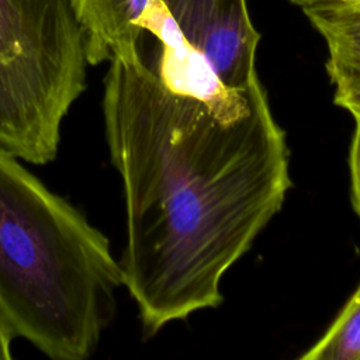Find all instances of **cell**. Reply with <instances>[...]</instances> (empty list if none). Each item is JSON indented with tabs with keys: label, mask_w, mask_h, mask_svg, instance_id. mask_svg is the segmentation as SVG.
<instances>
[{
	"label": "cell",
	"mask_w": 360,
	"mask_h": 360,
	"mask_svg": "<svg viewBox=\"0 0 360 360\" xmlns=\"http://www.w3.org/2000/svg\"><path fill=\"white\" fill-rule=\"evenodd\" d=\"M292 3H295L297 6H300L301 8L304 7H308V6H312V4H316V3H322V1H328V0H291ZM335 1H339V3H343V4H357L360 3V0H335Z\"/></svg>",
	"instance_id": "cell-11"
},
{
	"label": "cell",
	"mask_w": 360,
	"mask_h": 360,
	"mask_svg": "<svg viewBox=\"0 0 360 360\" xmlns=\"http://www.w3.org/2000/svg\"><path fill=\"white\" fill-rule=\"evenodd\" d=\"M15 333L0 312V360H10L11 353V343L14 340Z\"/></svg>",
	"instance_id": "cell-10"
},
{
	"label": "cell",
	"mask_w": 360,
	"mask_h": 360,
	"mask_svg": "<svg viewBox=\"0 0 360 360\" xmlns=\"http://www.w3.org/2000/svg\"><path fill=\"white\" fill-rule=\"evenodd\" d=\"M122 270L110 242L0 148V312L55 360H84L110 323Z\"/></svg>",
	"instance_id": "cell-2"
},
{
	"label": "cell",
	"mask_w": 360,
	"mask_h": 360,
	"mask_svg": "<svg viewBox=\"0 0 360 360\" xmlns=\"http://www.w3.org/2000/svg\"><path fill=\"white\" fill-rule=\"evenodd\" d=\"M186 39L205 58L228 89L259 80L256 51L260 34L246 0H163Z\"/></svg>",
	"instance_id": "cell-4"
},
{
	"label": "cell",
	"mask_w": 360,
	"mask_h": 360,
	"mask_svg": "<svg viewBox=\"0 0 360 360\" xmlns=\"http://www.w3.org/2000/svg\"><path fill=\"white\" fill-rule=\"evenodd\" d=\"M150 0H72L84 34L86 58L98 65L114 58L131 59L139 52L142 30L138 27Z\"/></svg>",
	"instance_id": "cell-5"
},
{
	"label": "cell",
	"mask_w": 360,
	"mask_h": 360,
	"mask_svg": "<svg viewBox=\"0 0 360 360\" xmlns=\"http://www.w3.org/2000/svg\"><path fill=\"white\" fill-rule=\"evenodd\" d=\"M87 63L72 0H0V148L52 162Z\"/></svg>",
	"instance_id": "cell-3"
},
{
	"label": "cell",
	"mask_w": 360,
	"mask_h": 360,
	"mask_svg": "<svg viewBox=\"0 0 360 360\" xmlns=\"http://www.w3.org/2000/svg\"><path fill=\"white\" fill-rule=\"evenodd\" d=\"M103 117L125 200L122 280L155 335L222 302L225 273L291 188L287 136L260 80L179 90L141 55L110 60Z\"/></svg>",
	"instance_id": "cell-1"
},
{
	"label": "cell",
	"mask_w": 360,
	"mask_h": 360,
	"mask_svg": "<svg viewBox=\"0 0 360 360\" xmlns=\"http://www.w3.org/2000/svg\"><path fill=\"white\" fill-rule=\"evenodd\" d=\"M354 121L356 127L349 149V173L353 208L360 217V117H354Z\"/></svg>",
	"instance_id": "cell-9"
},
{
	"label": "cell",
	"mask_w": 360,
	"mask_h": 360,
	"mask_svg": "<svg viewBox=\"0 0 360 360\" xmlns=\"http://www.w3.org/2000/svg\"><path fill=\"white\" fill-rule=\"evenodd\" d=\"M301 360H360V285Z\"/></svg>",
	"instance_id": "cell-7"
},
{
	"label": "cell",
	"mask_w": 360,
	"mask_h": 360,
	"mask_svg": "<svg viewBox=\"0 0 360 360\" xmlns=\"http://www.w3.org/2000/svg\"><path fill=\"white\" fill-rule=\"evenodd\" d=\"M302 11L325 39L329 56L360 62V3L328 0L304 7Z\"/></svg>",
	"instance_id": "cell-6"
},
{
	"label": "cell",
	"mask_w": 360,
	"mask_h": 360,
	"mask_svg": "<svg viewBox=\"0 0 360 360\" xmlns=\"http://www.w3.org/2000/svg\"><path fill=\"white\" fill-rule=\"evenodd\" d=\"M325 68L335 87V104L360 117V62L328 56Z\"/></svg>",
	"instance_id": "cell-8"
}]
</instances>
